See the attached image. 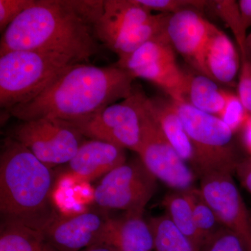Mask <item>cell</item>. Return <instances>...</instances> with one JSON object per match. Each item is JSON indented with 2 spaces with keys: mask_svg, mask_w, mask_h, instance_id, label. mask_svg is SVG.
Returning a JSON list of instances; mask_svg holds the SVG:
<instances>
[{
  "mask_svg": "<svg viewBox=\"0 0 251 251\" xmlns=\"http://www.w3.org/2000/svg\"><path fill=\"white\" fill-rule=\"evenodd\" d=\"M206 9L213 13L232 31L237 41L241 57L248 55L246 40L247 32L243 28L242 16L238 1L234 0H216L208 1Z\"/></svg>",
  "mask_w": 251,
  "mask_h": 251,
  "instance_id": "603a6c76",
  "label": "cell"
},
{
  "mask_svg": "<svg viewBox=\"0 0 251 251\" xmlns=\"http://www.w3.org/2000/svg\"><path fill=\"white\" fill-rule=\"evenodd\" d=\"M205 64L211 78L226 85L234 83L240 72L241 58L227 34L214 25L206 46Z\"/></svg>",
  "mask_w": 251,
  "mask_h": 251,
  "instance_id": "e0dca14e",
  "label": "cell"
},
{
  "mask_svg": "<svg viewBox=\"0 0 251 251\" xmlns=\"http://www.w3.org/2000/svg\"><path fill=\"white\" fill-rule=\"evenodd\" d=\"M235 172L242 186L251 194V156L239 162Z\"/></svg>",
  "mask_w": 251,
  "mask_h": 251,
  "instance_id": "f546056e",
  "label": "cell"
},
{
  "mask_svg": "<svg viewBox=\"0 0 251 251\" xmlns=\"http://www.w3.org/2000/svg\"><path fill=\"white\" fill-rule=\"evenodd\" d=\"M156 181L140 158L126 161L103 176L94 189V202L105 210L144 212L156 191Z\"/></svg>",
  "mask_w": 251,
  "mask_h": 251,
  "instance_id": "9c48e42d",
  "label": "cell"
},
{
  "mask_svg": "<svg viewBox=\"0 0 251 251\" xmlns=\"http://www.w3.org/2000/svg\"><path fill=\"white\" fill-rule=\"evenodd\" d=\"M35 0H0V31L4 33Z\"/></svg>",
  "mask_w": 251,
  "mask_h": 251,
  "instance_id": "83f0119b",
  "label": "cell"
},
{
  "mask_svg": "<svg viewBox=\"0 0 251 251\" xmlns=\"http://www.w3.org/2000/svg\"><path fill=\"white\" fill-rule=\"evenodd\" d=\"M176 111L192 144L193 171L198 176L213 171L233 173L239 161L234 132L219 117L201 111L187 102L174 101Z\"/></svg>",
  "mask_w": 251,
  "mask_h": 251,
  "instance_id": "5b68a950",
  "label": "cell"
},
{
  "mask_svg": "<svg viewBox=\"0 0 251 251\" xmlns=\"http://www.w3.org/2000/svg\"><path fill=\"white\" fill-rule=\"evenodd\" d=\"M146 98L145 92L135 87L128 98L108 105L85 121L69 123L84 137L108 142L137 153L141 143Z\"/></svg>",
  "mask_w": 251,
  "mask_h": 251,
  "instance_id": "52a82bcc",
  "label": "cell"
},
{
  "mask_svg": "<svg viewBox=\"0 0 251 251\" xmlns=\"http://www.w3.org/2000/svg\"><path fill=\"white\" fill-rule=\"evenodd\" d=\"M186 192L192 206L195 224L204 243L224 226L202 197L199 188L193 187Z\"/></svg>",
  "mask_w": 251,
  "mask_h": 251,
  "instance_id": "cb8c5ba5",
  "label": "cell"
},
{
  "mask_svg": "<svg viewBox=\"0 0 251 251\" xmlns=\"http://www.w3.org/2000/svg\"><path fill=\"white\" fill-rule=\"evenodd\" d=\"M103 7V0H35L3 33L0 54L43 51L88 63L100 50L94 25Z\"/></svg>",
  "mask_w": 251,
  "mask_h": 251,
  "instance_id": "6da1fadb",
  "label": "cell"
},
{
  "mask_svg": "<svg viewBox=\"0 0 251 251\" xmlns=\"http://www.w3.org/2000/svg\"><path fill=\"white\" fill-rule=\"evenodd\" d=\"M0 251H56L46 242L41 231L25 225L1 219Z\"/></svg>",
  "mask_w": 251,
  "mask_h": 251,
  "instance_id": "d6986e66",
  "label": "cell"
},
{
  "mask_svg": "<svg viewBox=\"0 0 251 251\" xmlns=\"http://www.w3.org/2000/svg\"><path fill=\"white\" fill-rule=\"evenodd\" d=\"M226 92L210 77L190 74L186 102L201 111L218 117L226 105Z\"/></svg>",
  "mask_w": 251,
  "mask_h": 251,
  "instance_id": "44dd1931",
  "label": "cell"
},
{
  "mask_svg": "<svg viewBox=\"0 0 251 251\" xmlns=\"http://www.w3.org/2000/svg\"><path fill=\"white\" fill-rule=\"evenodd\" d=\"M246 46H247L248 52H249V51L251 52V32L247 36V40H246Z\"/></svg>",
  "mask_w": 251,
  "mask_h": 251,
  "instance_id": "836d02e7",
  "label": "cell"
},
{
  "mask_svg": "<svg viewBox=\"0 0 251 251\" xmlns=\"http://www.w3.org/2000/svg\"><path fill=\"white\" fill-rule=\"evenodd\" d=\"M214 25L197 11L171 15L167 34L175 50L198 73L210 77L205 64L206 46Z\"/></svg>",
  "mask_w": 251,
  "mask_h": 251,
  "instance_id": "4fadbf2b",
  "label": "cell"
},
{
  "mask_svg": "<svg viewBox=\"0 0 251 251\" xmlns=\"http://www.w3.org/2000/svg\"><path fill=\"white\" fill-rule=\"evenodd\" d=\"M80 63L71 56L36 50L0 54V106L9 111L40 93L67 68Z\"/></svg>",
  "mask_w": 251,
  "mask_h": 251,
  "instance_id": "277c9868",
  "label": "cell"
},
{
  "mask_svg": "<svg viewBox=\"0 0 251 251\" xmlns=\"http://www.w3.org/2000/svg\"><path fill=\"white\" fill-rule=\"evenodd\" d=\"M143 211H127L112 220L111 230L106 244L117 251L154 250L152 232Z\"/></svg>",
  "mask_w": 251,
  "mask_h": 251,
  "instance_id": "ac0fdd59",
  "label": "cell"
},
{
  "mask_svg": "<svg viewBox=\"0 0 251 251\" xmlns=\"http://www.w3.org/2000/svg\"><path fill=\"white\" fill-rule=\"evenodd\" d=\"M115 65L125 69L135 79L152 82L174 101L186 102L190 74L178 65L176 51L168 34L149 41L133 53L118 59Z\"/></svg>",
  "mask_w": 251,
  "mask_h": 251,
  "instance_id": "8992f818",
  "label": "cell"
},
{
  "mask_svg": "<svg viewBox=\"0 0 251 251\" xmlns=\"http://www.w3.org/2000/svg\"><path fill=\"white\" fill-rule=\"evenodd\" d=\"M9 137L51 168L69 163L85 141L83 135L69 122L49 118L21 121Z\"/></svg>",
  "mask_w": 251,
  "mask_h": 251,
  "instance_id": "ba28073f",
  "label": "cell"
},
{
  "mask_svg": "<svg viewBox=\"0 0 251 251\" xmlns=\"http://www.w3.org/2000/svg\"><path fill=\"white\" fill-rule=\"evenodd\" d=\"M54 178L52 168L24 145L4 138L0 155L1 219L42 231L59 214L52 200Z\"/></svg>",
  "mask_w": 251,
  "mask_h": 251,
  "instance_id": "3957f363",
  "label": "cell"
},
{
  "mask_svg": "<svg viewBox=\"0 0 251 251\" xmlns=\"http://www.w3.org/2000/svg\"><path fill=\"white\" fill-rule=\"evenodd\" d=\"M202 197L224 227L241 236L246 242L251 236V214L227 171H213L201 176Z\"/></svg>",
  "mask_w": 251,
  "mask_h": 251,
  "instance_id": "7c38bea8",
  "label": "cell"
},
{
  "mask_svg": "<svg viewBox=\"0 0 251 251\" xmlns=\"http://www.w3.org/2000/svg\"><path fill=\"white\" fill-rule=\"evenodd\" d=\"M135 78L116 65L99 67L79 63L67 68L27 103L8 111L20 121L41 118L80 122L129 97Z\"/></svg>",
  "mask_w": 251,
  "mask_h": 251,
  "instance_id": "7a4b0ae2",
  "label": "cell"
},
{
  "mask_svg": "<svg viewBox=\"0 0 251 251\" xmlns=\"http://www.w3.org/2000/svg\"><path fill=\"white\" fill-rule=\"evenodd\" d=\"M243 143L250 156H251V114H249L247 121L242 128Z\"/></svg>",
  "mask_w": 251,
  "mask_h": 251,
  "instance_id": "1f68e13d",
  "label": "cell"
},
{
  "mask_svg": "<svg viewBox=\"0 0 251 251\" xmlns=\"http://www.w3.org/2000/svg\"><path fill=\"white\" fill-rule=\"evenodd\" d=\"M249 116V112L244 108L237 94L226 91V105L218 117L235 133L238 130L242 129Z\"/></svg>",
  "mask_w": 251,
  "mask_h": 251,
  "instance_id": "4316f807",
  "label": "cell"
},
{
  "mask_svg": "<svg viewBox=\"0 0 251 251\" xmlns=\"http://www.w3.org/2000/svg\"><path fill=\"white\" fill-rule=\"evenodd\" d=\"M126 149L102 140H85L67 163L65 174L77 184L89 183L105 176L126 162Z\"/></svg>",
  "mask_w": 251,
  "mask_h": 251,
  "instance_id": "5bb4252c",
  "label": "cell"
},
{
  "mask_svg": "<svg viewBox=\"0 0 251 251\" xmlns=\"http://www.w3.org/2000/svg\"><path fill=\"white\" fill-rule=\"evenodd\" d=\"M162 205L166 209V215L180 232L189 239L196 251H201L204 240L195 224L192 206L186 191L168 193L163 198Z\"/></svg>",
  "mask_w": 251,
  "mask_h": 251,
  "instance_id": "ffe728a7",
  "label": "cell"
},
{
  "mask_svg": "<svg viewBox=\"0 0 251 251\" xmlns=\"http://www.w3.org/2000/svg\"><path fill=\"white\" fill-rule=\"evenodd\" d=\"M247 244V251H251V236L250 239L248 240Z\"/></svg>",
  "mask_w": 251,
  "mask_h": 251,
  "instance_id": "e575fe53",
  "label": "cell"
},
{
  "mask_svg": "<svg viewBox=\"0 0 251 251\" xmlns=\"http://www.w3.org/2000/svg\"><path fill=\"white\" fill-rule=\"evenodd\" d=\"M240 9L243 28L247 32L251 27V0H240L238 1Z\"/></svg>",
  "mask_w": 251,
  "mask_h": 251,
  "instance_id": "4dcf8cb0",
  "label": "cell"
},
{
  "mask_svg": "<svg viewBox=\"0 0 251 251\" xmlns=\"http://www.w3.org/2000/svg\"><path fill=\"white\" fill-rule=\"evenodd\" d=\"M147 109L180 157L194 168V150L184 125L170 98L147 97Z\"/></svg>",
  "mask_w": 251,
  "mask_h": 251,
  "instance_id": "2e32d148",
  "label": "cell"
},
{
  "mask_svg": "<svg viewBox=\"0 0 251 251\" xmlns=\"http://www.w3.org/2000/svg\"><path fill=\"white\" fill-rule=\"evenodd\" d=\"M137 153L147 170L174 191L195 187L198 175L175 151L148 111L145 102L141 143Z\"/></svg>",
  "mask_w": 251,
  "mask_h": 251,
  "instance_id": "30bf717a",
  "label": "cell"
},
{
  "mask_svg": "<svg viewBox=\"0 0 251 251\" xmlns=\"http://www.w3.org/2000/svg\"><path fill=\"white\" fill-rule=\"evenodd\" d=\"M80 251H117L112 246L108 244H99L92 246Z\"/></svg>",
  "mask_w": 251,
  "mask_h": 251,
  "instance_id": "d6a6232c",
  "label": "cell"
},
{
  "mask_svg": "<svg viewBox=\"0 0 251 251\" xmlns=\"http://www.w3.org/2000/svg\"><path fill=\"white\" fill-rule=\"evenodd\" d=\"M153 16L138 0H103V11L94 25L96 37L109 49L119 38Z\"/></svg>",
  "mask_w": 251,
  "mask_h": 251,
  "instance_id": "9a60e30c",
  "label": "cell"
},
{
  "mask_svg": "<svg viewBox=\"0 0 251 251\" xmlns=\"http://www.w3.org/2000/svg\"><path fill=\"white\" fill-rule=\"evenodd\" d=\"M147 9L158 11L159 14H176L191 11L202 13L207 7L208 1L204 0H138Z\"/></svg>",
  "mask_w": 251,
  "mask_h": 251,
  "instance_id": "d4e9b609",
  "label": "cell"
},
{
  "mask_svg": "<svg viewBox=\"0 0 251 251\" xmlns=\"http://www.w3.org/2000/svg\"><path fill=\"white\" fill-rule=\"evenodd\" d=\"M152 232L155 251H197L166 214L148 221Z\"/></svg>",
  "mask_w": 251,
  "mask_h": 251,
  "instance_id": "7402d4cb",
  "label": "cell"
},
{
  "mask_svg": "<svg viewBox=\"0 0 251 251\" xmlns=\"http://www.w3.org/2000/svg\"><path fill=\"white\" fill-rule=\"evenodd\" d=\"M237 96L247 112L251 114V61L248 55L241 57Z\"/></svg>",
  "mask_w": 251,
  "mask_h": 251,
  "instance_id": "f1b7e54d",
  "label": "cell"
},
{
  "mask_svg": "<svg viewBox=\"0 0 251 251\" xmlns=\"http://www.w3.org/2000/svg\"><path fill=\"white\" fill-rule=\"evenodd\" d=\"M112 220L107 210L88 209L80 214H59L41 231L56 251H80L108 242Z\"/></svg>",
  "mask_w": 251,
  "mask_h": 251,
  "instance_id": "8fae6325",
  "label": "cell"
},
{
  "mask_svg": "<svg viewBox=\"0 0 251 251\" xmlns=\"http://www.w3.org/2000/svg\"><path fill=\"white\" fill-rule=\"evenodd\" d=\"M200 251H247V244L239 234L224 227L206 239Z\"/></svg>",
  "mask_w": 251,
  "mask_h": 251,
  "instance_id": "484cf974",
  "label": "cell"
}]
</instances>
